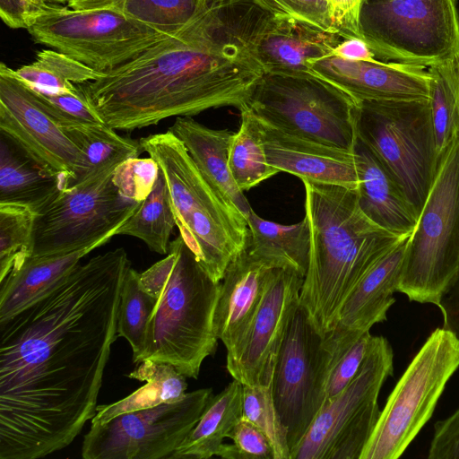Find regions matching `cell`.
Masks as SVG:
<instances>
[{"instance_id":"cell-1","label":"cell","mask_w":459,"mask_h":459,"mask_svg":"<svg viewBox=\"0 0 459 459\" xmlns=\"http://www.w3.org/2000/svg\"><path fill=\"white\" fill-rule=\"evenodd\" d=\"M130 266L122 247L93 256L0 323V459L59 451L95 416Z\"/></svg>"},{"instance_id":"cell-2","label":"cell","mask_w":459,"mask_h":459,"mask_svg":"<svg viewBox=\"0 0 459 459\" xmlns=\"http://www.w3.org/2000/svg\"><path fill=\"white\" fill-rule=\"evenodd\" d=\"M275 20L255 0H204L185 26L78 86L116 130L221 107L241 111L264 73L256 45Z\"/></svg>"},{"instance_id":"cell-3","label":"cell","mask_w":459,"mask_h":459,"mask_svg":"<svg viewBox=\"0 0 459 459\" xmlns=\"http://www.w3.org/2000/svg\"><path fill=\"white\" fill-rule=\"evenodd\" d=\"M308 220V266L299 306L322 335L336 325L343 303L400 238L361 211L357 189L302 180Z\"/></svg>"},{"instance_id":"cell-4","label":"cell","mask_w":459,"mask_h":459,"mask_svg":"<svg viewBox=\"0 0 459 459\" xmlns=\"http://www.w3.org/2000/svg\"><path fill=\"white\" fill-rule=\"evenodd\" d=\"M139 141L165 177L180 237L205 273L221 281L230 263L247 247V220L208 182L171 131Z\"/></svg>"},{"instance_id":"cell-5","label":"cell","mask_w":459,"mask_h":459,"mask_svg":"<svg viewBox=\"0 0 459 459\" xmlns=\"http://www.w3.org/2000/svg\"><path fill=\"white\" fill-rule=\"evenodd\" d=\"M169 248L175 262L149 319L138 363L166 362L196 379L204 360L216 351L213 319L221 281L205 273L180 235Z\"/></svg>"},{"instance_id":"cell-6","label":"cell","mask_w":459,"mask_h":459,"mask_svg":"<svg viewBox=\"0 0 459 459\" xmlns=\"http://www.w3.org/2000/svg\"><path fill=\"white\" fill-rule=\"evenodd\" d=\"M459 274V132L438 169L409 238L398 291L438 305Z\"/></svg>"},{"instance_id":"cell-7","label":"cell","mask_w":459,"mask_h":459,"mask_svg":"<svg viewBox=\"0 0 459 459\" xmlns=\"http://www.w3.org/2000/svg\"><path fill=\"white\" fill-rule=\"evenodd\" d=\"M247 108L282 131L355 151L359 101L314 73H264Z\"/></svg>"},{"instance_id":"cell-8","label":"cell","mask_w":459,"mask_h":459,"mask_svg":"<svg viewBox=\"0 0 459 459\" xmlns=\"http://www.w3.org/2000/svg\"><path fill=\"white\" fill-rule=\"evenodd\" d=\"M357 133L420 215L440 162L429 100L359 101Z\"/></svg>"},{"instance_id":"cell-9","label":"cell","mask_w":459,"mask_h":459,"mask_svg":"<svg viewBox=\"0 0 459 459\" xmlns=\"http://www.w3.org/2000/svg\"><path fill=\"white\" fill-rule=\"evenodd\" d=\"M358 30L385 60L429 67L459 59L456 0H361Z\"/></svg>"},{"instance_id":"cell-10","label":"cell","mask_w":459,"mask_h":459,"mask_svg":"<svg viewBox=\"0 0 459 459\" xmlns=\"http://www.w3.org/2000/svg\"><path fill=\"white\" fill-rule=\"evenodd\" d=\"M388 341L373 335L369 350L351 382L325 402L290 459H359L378 421L381 387L393 375Z\"/></svg>"},{"instance_id":"cell-11","label":"cell","mask_w":459,"mask_h":459,"mask_svg":"<svg viewBox=\"0 0 459 459\" xmlns=\"http://www.w3.org/2000/svg\"><path fill=\"white\" fill-rule=\"evenodd\" d=\"M459 367V345L435 329L390 394L359 459L399 458L431 418L446 383Z\"/></svg>"},{"instance_id":"cell-12","label":"cell","mask_w":459,"mask_h":459,"mask_svg":"<svg viewBox=\"0 0 459 459\" xmlns=\"http://www.w3.org/2000/svg\"><path fill=\"white\" fill-rule=\"evenodd\" d=\"M27 30L36 43L100 73L126 63L169 35L117 8L74 10L50 4Z\"/></svg>"},{"instance_id":"cell-13","label":"cell","mask_w":459,"mask_h":459,"mask_svg":"<svg viewBox=\"0 0 459 459\" xmlns=\"http://www.w3.org/2000/svg\"><path fill=\"white\" fill-rule=\"evenodd\" d=\"M113 172L63 189L35 215L30 256L100 247L116 235L141 202L119 191Z\"/></svg>"},{"instance_id":"cell-14","label":"cell","mask_w":459,"mask_h":459,"mask_svg":"<svg viewBox=\"0 0 459 459\" xmlns=\"http://www.w3.org/2000/svg\"><path fill=\"white\" fill-rule=\"evenodd\" d=\"M338 359L299 304L279 350L273 377V400L290 451L325 403L327 381Z\"/></svg>"},{"instance_id":"cell-15","label":"cell","mask_w":459,"mask_h":459,"mask_svg":"<svg viewBox=\"0 0 459 459\" xmlns=\"http://www.w3.org/2000/svg\"><path fill=\"white\" fill-rule=\"evenodd\" d=\"M201 388L175 403L122 413L91 425L84 436V459H164L177 450L212 397Z\"/></svg>"},{"instance_id":"cell-16","label":"cell","mask_w":459,"mask_h":459,"mask_svg":"<svg viewBox=\"0 0 459 459\" xmlns=\"http://www.w3.org/2000/svg\"><path fill=\"white\" fill-rule=\"evenodd\" d=\"M0 132L48 171L66 177L70 186L82 166V152L39 105L31 89L0 64Z\"/></svg>"},{"instance_id":"cell-17","label":"cell","mask_w":459,"mask_h":459,"mask_svg":"<svg viewBox=\"0 0 459 459\" xmlns=\"http://www.w3.org/2000/svg\"><path fill=\"white\" fill-rule=\"evenodd\" d=\"M304 276L273 268L239 356L227 370L244 385L265 383L273 376L279 350L299 306Z\"/></svg>"},{"instance_id":"cell-18","label":"cell","mask_w":459,"mask_h":459,"mask_svg":"<svg viewBox=\"0 0 459 459\" xmlns=\"http://www.w3.org/2000/svg\"><path fill=\"white\" fill-rule=\"evenodd\" d=\"M314 74L357 101L429 100L426 66L399 62L352 61L336 56L308 62Z\"/></svg>"},{"instance_id":"cell-19","label":"cell","mask_w":459,"mask_h":459,"mask_svg":"<svg viewBox=\"0 0 459 459\" xmlns=\"http://www.w3.org/2000/svg\"><path fill=\"white\" fill-rule=\"evenodd\" d=\"M273 269L253 256L246 247L225 271L213 325L216 337L227 350L226 368L239 356Z\"/></svg>"},{"instance_id":"cell-20","label":"cell","mask_w":459,"mask_h":459,"mask_svg":"<svg viewBox=\"0 0 459 459\" xmlns=\"http://www.w3.org/2000/svg\"><path fill=\"white\" fill-rule=\"evenodd\" d=\"M257 120L270 165L301 180L358 188L354 152L296 135Z\"/></svg>"},{"instance_id":"cell-21","label":"cell","mask_w":459,"mask_h":459,"mask_svg":"<svg viewBox=\"0 0 459 459\" xmlns=\"http://www.w3.org/2000/svg\"><path fill=\"white\" fill-rule=\"evenodd\" d=\"M343 39L338 32L297 19L277 17L259 39L255 51L264 73H313L308 62L332 56Z\"/></svg>"},{"instance_id":"cell-22","label":"cell","mask_w":459,"mask_h":459,"mask_svg":"<svg viewBox=\"0 0 459 459\" xmlns=\"http://www.w3.org/2000/svg\"><path fill=\"white\" fill-rule=\"evenodd\" d=\"M411 235L403 238L359 281L341 307L335 326L362 335L386 320L395 302L394 294L399 289Z\"/></svg>"},{"instance_id":"cell-23","label":"cell","mask_w":459,"mask_h":459,"mask_svg":"<svg viewBox=\"0 0 459 459\" xmlns=\"http://www.w3.org/2000/svg\"><path fill=\"white\" fill-rule=\"evenodd\" d=\"M354 153L361 211L377 225L400 238L411 235L419 218L415 208L377 158L359 140Z\"/></svg>"},{"instance_id":"cell-24","label":"cell","mask_w":459,"mask_h":459,"mask_svg":"<svg viewBox=\"0 0 459 459\" xmlns=\"http://www.w3.org/2000/svg\"><path fill=\"white\" fill-rule=\"evenodd\" d=\"M169 130L183 143L208 182L247 220L253 209L229 168V152L234 132L207 127L191 117H177Z\"/></svg>"},{"instance_id":"cell-25","label":"cell","mask_w":459,"mask_h":459,"mask_svg":"<svg viewBox=\"0 0 459 459\" xmlns=\"http://www.w3.org/2000/svg\"><path fill=\"white\" fill-rule=\"evenodd\" d=\"M100 246L70 253L30 256L0 281V323L24 310L52 290L81 261Z\"/></svg>"},{"instance_id":"cell-26","label":"cell","mask_w":459,"mask_h":459,"mask_svg":"<svg viewBox=\"0 0 459 459\" xmlns=\"http://www.w3.org/2000/svg\"><path fill=\"white\" fill-rule=\"evenodd\" d=\"M70 180L48 171L1 134L0 204L24 206L37 214Z\"/></svg>"},{"instance_id":"cell-27","label":"cell","mask_w":459,"mask_h":459,"mask_svg":"<svg viewBox=\"0 0 459 459\" xmlns=\"http://www.w3.org/2000/svg\"><path fill=\"white\" fill-rule=\"evenodd\" d=\"M247 248L273 268L291 269L306 275L310 247L307 216L299 222L284 225L264 220L251 211L247 220Z\"/></svg>"},{"instance_id":"cell-28","label":"cell","mask_w":459,"mask_h":459,"mask_svg":"<svg viewBox=\"0 0 459 459\" xmlns=\"http://www.w3.org/2000/svg\"><path fill=\"white\" fill-rule=\"evenodd\" d=\"M243 415V385L233 379L212 396L195 427L169 459H208Z\"/></svg>"},{"instance_id":"cell-29","label":"cell","mask_w":459,"mask_h":459,"mask_svg":"<svg viewBox=\"0 0 459 459\" xmlns=\"http://www.w3.org/2000/svg\"><path fill=\"white\" fill-rule=\"evenodd\" d=\"M129 378L146 384L122 400L97 406L91 425L104 424L122 413L147 409L161 403H175L186 394V377L173 365L144 359L130 372Z\"/></svg>"},{"instance_id":"cell-30","label":"cell","mask_w":459,"mask_h":459,"mask_svg":"<svg viewBox=\"0 0 459 459\" xmlns=\"http://www.w3.org/2000/svg\"><path fill=\"white\" fill-rule=\"evenodd\" d=\"M64 129L82 152V166L73 185L113 172L120 164L138 158L143 152L140 141L122 136L106 124Z\"/></svg>"},{"instance_id":"cell-31","label":"cell","mask_w":459,"mask_h":459,"mask_svg":"<svg viewBox=\"0 0 459 459\" xmlns=\"http://www.w3.org/2000/svg\"><path fill=\"white\" fill-rule=\"evenodd\" d=\"M175 226L168 186L160 169L152 192L117 230L116 235L135 237L143 241L151 250L160 255H167Z\"/></svg>"},{"instance_id":"cell-32","label":"cell","mask_w":459,"mask_h":459,"mask_svg":"<svg viewBox=\"0 0 459 459\" xmlns=\"http://www.w3.org/2000/svg\"><path fill=\"white\" fill-rule=\"evenodd\" d=\"M240 114L239 128L230 146L229 168L238 186L247 191L281 171L268 163L255 116L248 108Z\"/></svg>"},{"instance_id":"cell-33","label":"cell","mask_w":459,"mask_h":459,"mask_svg":"<svg viewBox=\"0 0 459 459\" xmlns=\"http://www.w3.org/2000/svg\"><path fill=\"white\" fill-rule=\"evenodd\" d=\"M429 97L439 160L459 132V59L428 67Z\"/></svg>"},{"instance_id":"cell-34","label":"cell","mask_w":459,"mask_h":459,"mask_svg":"<svg viewBox=\"0 0 459 459\" xmlns=\"http://www.w3.org/2000/svg\"><path fill=\"white\" fill-rule=\"evenodd\" d=\"M29 86L54 92H74L79 84L98 79L97 72L76 59L55 49H42L36 59L14 70Z\"/></svg>"},{"instance_id":"cell-35","label":"cell","mask_w":459,"mask_h":459,"mask_svg":"<svg viewBox=\"0 0 459 459\" xmlns=\"http://www.w3.org/2000/svg\"><path fill=\"white\" fill-rule=\"evenodd\" d=\"M157 300L141 288L139 273L130 266L122 284L117 331V336L124 337L131 345L135 364L143 355L148 322Z\"/></svg>"},{"instance_id":"cell-36","label":"cell","mask_w":459,"mask_h":459,"mask_svg":"<svg viewBox=\"0 0 459 459\" xmlns=\"http://www.w3.org/2000/svg\"><path fill=\"white\" fill-rule=\"evenodd\" d=\"M35 215L27 207L0 204V281L31 255Z\"/></svg>"},{"instance_id":"cell-37","label":"cell","mask_w":459,"mask_h":459,"mask_svg":"<svg viewBox=\"0 0 459 459\" xmlns=\"http://www.w3.org/2000/svg\"><path fill=\"white\" fill-rule=\"evenodd\" d=\"M273 377L263 384L243 385V417L266 436L272 445L274 459H290L287 430L273 400Z\"/></svg>"},{"instance_id":"cell-38","label":"cell","mask_w":459,"mask_h":459,"mask_svg":"<svg viewBox=\"0 0 459 459\" xmlns=\"http://www.w3.org/2000/svg\"><path fill=\"white\" fill-rule=\"evenodd\" d=\"M204 0H125L119 7L132 18L163 32L185 26Z\"/></svg>"},{"instance_id":"cell-39","label":"cell","mask_w":459,"mask_h":459,"mask_svg":"<svg viewBox=\"0 0 459 459\" xmlns=\"http://www.w3.org/2000/svg\"><path fill=\"white\" fill-rule=\"evenodd\" d=\"M29 87L39 105L63 128L105 124L88 103L79 86L74 92H54Z\"/></svg>"},{"instance_id":"cell-40","label":"cell","mask_w":459,"mask_h":459,"mask_svg":"<svg viewBox=\"0 0 459 459\" xmlns=\"http://www.w3.org/2000/svg\"><path fill=\"white\" fill-rule=\"evenodd\" d=\"M228 437L232 444H222L217 456L226 459H274L272 445L266 436L243 415Z\"/></svg>"},{"instance_id":"cell-41","label":"cell","mask_w":459,"mask_h":459,"mask_svg":"<svg viewBox=\"0 0 459 459\" xmlns=\"http://www.w3.org/2000/svg\"><path fill=\"white\" fill-rule=\"evenodd\" d=\"M159 173L154 160L138 157L120 164L113 172L112 179L124 195L142 202L152 192Z\"/></svg>"},{"instance_id":"cell-42","label":"cell","mask_w":459,"mask_h":459,"mask_svg":"<svg viewBox=\"0 0 459 459\" xmlns=\"http://www.w3.org/2000/svg\"><path fill=\"white\" fill-rule=\"evenodd\" d=\"M277 17L297 19L330 32L334 29L328 0H255Z\"/></svg>"},{"instance_id":"cell-43","label":"cell","mask_w":459,"mask_h":459,"mask_svg":"<svg viewBox=\"0 0 459 459\" xmlns=\"http://www.w3.org/2000/svg\"><path fill=\"white\" fill-rule=\"evenodd\" d=\"M372 337L370 332L363 333L339 359L327 381L325 403L342 392L354 378L367 356Z\"/></svg>"},{"instance_id":"cell-44","label":"cell","mask_w":459,"mask_h":459,"mask_svg":"<svg viewBox=\"0 0 459 459\" xmlns=\"http://www.w3.org/2000/svg\"><path fill=\"white\" fill-rule=\"evenodd\" d=\"M428 458L459 459V408L436 422Z\"/></svg>"},{"instance_id":"cell-45","label":"cell","mask_w":459,"mask_h":459,"mask_svg":"<svg viewBox=\"0 0 459 459\" xmlns=\"http://www.w3.org/2000/svg\"><path fill=\"white\" fill-rule=\"evenodd\" d=\"M47 0H0V16L11 29H28L48 6Z\"/></svg>"},{"instance_id":"cell-46","label":"cell","mask_w":459,"mask_h":459,"mask_svg":"<svg viewBox=\"0 0 459 459\" xmlns=\"http://www.w3.org/2000/svg\"><path fill=\"white\" fill-rule=\"evenodd\" d=\"M175 262V253L169 248L167 255L143 273H139L141 288L159 299L170 274Z\"/></svg>"},{"instance_id":"cell-47","label":"cell","mask_w":459,"mask_h":459,"mask_svg":"<svg viewBox=\"0 0 459 459\" xmlns=\"http://www.w3.org/2000/svg\"><path fill=\"white\" fill-rule=\"evenodd\" d=\"M437 307L443 315V328L452 333L459 345V274L443 293Z\"/></svg>"},{"instance_id":"cell-48","label":"cell","mask_w":459,"mask_h":459,"mask_svg":"<svg viewBox=\"0 0 459 459\" xmlns=\"http://www.w3.org/2000/svg\"><path fill=\"white\" fill-rule=\"evenodd\" d=\"M332 56L352 61H373L375 54L360 38L343 39L333 50Z\"/></svg>"},{"instance_id":"cell-49","label":"cell","mask_w":459,"mask_h":459,"mask_svg":"<svg viewBox=\"0 0 459 459\" xmlns=\"http://www.w3.org/2000/svg\"><path fill=\"white\" fill-rule=\"evenodd\" d=\"M125 0H70L67 4L74 10L117 8Z\"/></svg>"},{"instance_id":"cell-50","label":"cell","mask_w":459,"mask_h":459,"mask_svg":"<svg viewBox=\"0 0 459 459\" xmlns=\"http://www.w3.org/2000/svg\"><path fill=\"white\" fill-rule=\"evenodd\" d=\"M48 4H65L68 3L70 0H47Z\"/></svg>"}]
</instances>
